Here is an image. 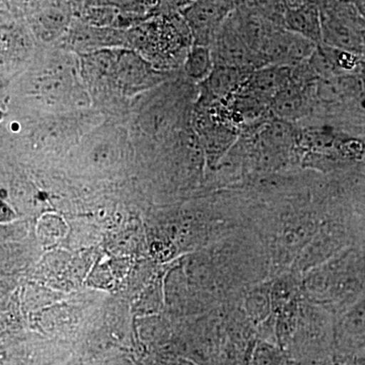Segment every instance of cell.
Wrapping results in <instances>:
<instances>
[{
    "label": "cell",
    "instance_id": "1",
    "mask_svg": "<svg viewBox=\"0 0 365 365\" xmlns=\"http://www.w3.org/2000/svg\"><path fill=\"white\" fill-rule=\"evenodd\" d=\"M18 78L14 98L34 111L44 114L86 111L93 103L81 78L78 56L60 48L37 57Z\"/></svg>",
    "mask_w": 365,
    "mask_h": 365
},
{
    "label": "cell",
    "instance_id": "2",
    "mask_svg": "<svg viewBox=\"0 0 365 365\" xmlns=\"http://www.w3.org/2000/svg\"><path fill=\"white\" fill-rule=\"evenodd\" d=\"M332 313L306 297L300 302L299 325L287 350L299 365H323L334 361Z\"/></svg>",
    "mask_w": 365,
    "mask_h": 365
},
{
    "label": "cell",
    "instance_id": "3",
    "mask_svg": "<svg viewBox=\"0 0 365 365\" xmlns=\"http://www.w3.org/2000/svg\"><path fill=\"white\" fill-rule=\"evenodd\" d=\"M57 47L76 55L91 54L106 49L127 48L126 30L101 28L78 20L72 21L68 31L59 41Z\"/></svg>",
    "mask_w": 365,
    "mask_h": 365
},
{
    "label": "cell",
    "instance_id": "4",
    "mask_svg": "<svg viewBox=\"0 0 365 365\" xmlns=\"http://www.w3.org/2000/svg\"><path fill=\"white\" fill-rule=\"evenodd\" d=\"M234 9L235 0H196L182 14L193 45L210 47Z\"/></svg>",
    "mask_w": 365,
    "mask_h": 365
},
{
    "label": "cell",
    "instance_id": "5",
    "mask_svg": "<svg viewBox=\"0 0 365 365\" xmlns=\"http://www.w3.org/2000/svg\"><path fill=\"white\" fill-rule=\"evenodd\" d=\"M33 33L14 23L2 21L1 71L2 79L20 76L29 68L38 55L32 38Z\"/></svg>",
    "mask_w": 365,
    "mask_h": 365
},
{
    "label": "cell",
    "instance_id": "6",
    "mask_svg": "<svg viewBox=\"0 0 365 365\" xmlns=\"http://www.w3.org/2000/svg\"><path fill=\"white\" fill-rule=\"evenodd\" d=\"M317 44L278 26L262 46L261 56L266 66L297 67L311 58Z\"/></svg>",
    "mask_w": 365,
    "mask_h": 365
},
{
    "label": "cell",
    "instance_id": "7",
    "mask_svg": "<svg viewBox=\"0 0 365 365\" xmlns=\"http://www.w3.org/2000/svg\"><path fill=\"white\" fill-rule=\"evenodd\" d=\"M342 227L332 217L322 220L318 232L307 245L290 270L304 277L312 269L319 267L337 256L342 248Z\"/></svg>",
    "mask_w": 365,
    "mask_h": 365
},
{
    "label": "cell",
    "instance_id": "8",
    "mask_svg": "<svg viewBox=\"0 0 365 365\" xmlns=\"http://www.w3.org/2000/svg\"><path fill=\"white\" fill-rule=\"evenodd\" d=\"M282 26L314 44L323 43L321 13L316 0H307L297 6L285 7Z\"/></svg>",
    "mask_w": 365,
    "mask_h": 365
},
{
    "label": "cell",
    "instance_id": "9",
    "mask_svg": "<svg viewBox=\"0 0 365 365\" xmlns=\"http://www.w3.org/2000/svg\"><path fill=\"white\" fill-rule=\"evenodd\" d=\"M30 23L36 39L45 44H58L71 25V14L61 4H47L31 16Z\"/></svg>",
    "mask_w": 365,
    "mask_h": 365
},
{
    "label": "cell",
    "instance_id": "10",
    "mask_svg": "<svg viewBox=\"0 0 365 365\" xmlns=\"http://www.w3.org/2000/svg\"><path fill=\"white\" fill-rule=\"evenodd\" d=\"M274 114L281 121L294 122L304 117L309 110V98L307 93V83L302 78H292L284 88L270 102Z\"/></svg>",
    "mask_w": 365,
    "mask_h": 365
},
{
    "label": "cell",
    "instance_id": "11",
    "mask_svg": "<svg viewBox=\"0 0 365 365\" xmlns=\"http://www.w3.org/2000/svg\"><path fill=\"white\" fill-rule=\"evenodd\" d=\"M248 72L237 67L215 66L210 76L202 83L206 95L212 101L232 97L246 83Z\"/></svg>",
    "mask_w": 365,
    "mask_h": 365
},
{
    "label": "cell",
    "instance_id": "12",
    "mask_svg": "<svg viewBox=\"0 0 365 365\" xmlns=\"http://www.w3.org/2000/svg\"><path fill=\"white\" fill-rule=\"evenodd\" d=\"M271 285L272 279H267L248 289L245 307L248 321L255 329L273 316Z\"/></svg>",
    "mask_w": 365,
    "mask_h": 365
},
{
    "label": "cell",
    "instance_id": "13",
    "mask_svg": "<svg viewBox=\"0 0 365 365\" xmlns=\"http://www.w3.org/2000/svg\"><path fill=\"white\" fill-rule=\"evenodd\" d=\"M211 48L207 46L193 45L190 48L188 54L182 63L185 74L191 81L202 83L215 69Z\"/></svg>",
    "mask_w": 365,
    "mask_h": 365
},
{
    "label": "cell",
    "instance_id": "14",
    "mask_svg": "<svg viewBox=\"0 0 365 365\" xmlns=\"http://www.w3.org/2000/svg\"><path fill=\"white\" fill-rule=\"evenodd\" d=\"M338 155L349 162H360L365 158V144L356 138H345L335 145Z\"/></svg>",
    "mask_w": 365,
    "mask_h": 365
},
{
    "label": "cell",
    "instance_id": "15",
    "mask_svg": "<svg viewBox=\"0 0 365 365\" xmlns=\"http://www.w3.org/2000/svg\"><path fill=\"white\" fill-rule=\"evenodd\" d=\"M195 1L196 0H158V14L163 16H182Z\"/></svg>",
    "mask_w": 365,
    "mask_h": 365
},
{
    "label": "cell",
    "instance_id": "16",
    "mask_svg": "<svg viewBox=\"0 0 365 365\" xmlns=\"http://www.w3.org/2000/svg\"><path fill=\"white\" fill-rule=\"evenodd\" d=\"M96 4L113 6L122 13L141 14L144 11L145 0H96Z\"/></svg>",
    "mask_w": 365,
    "mask_h": 365
},
{
    "label": "cell",
    "instance_id": "17",
    "mask_svg": "<svg viewBox=\"0 0 365 365\" xmlns=\"http://www.w3.org/2000/svg\"><path fill=\"white\" fill-rule=\"evenodd\" d=\"M354 365H365V351L359 353L354 359Z\"/></svg>",
    "mask_w": 365,
    "mask_h": 365
}]
</instances>
